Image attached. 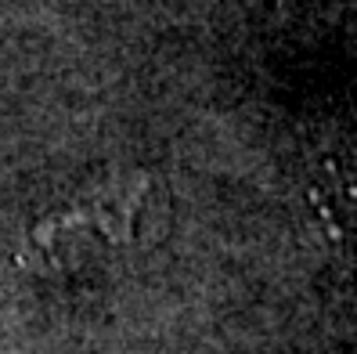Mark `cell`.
Listing matches in <instances>:
<instances>
[{"instance_id": "6da1fadb", "label": "cell", "mask_w": 357, "mask_h": 354, "mask_svg": "<svg viewBox=\"0 0 357 354\" xmlns=\"http://www.w3.org/2000/svg\"><path fill=\"white\" fill-rule=\"evenodd\" d=\"M144 192V177H112L66 210L44 217L26 242L22 260L36 272L69 267L94 253L98 246H116L130 235L137 206Z\"/></svg>"}]
</instances>
